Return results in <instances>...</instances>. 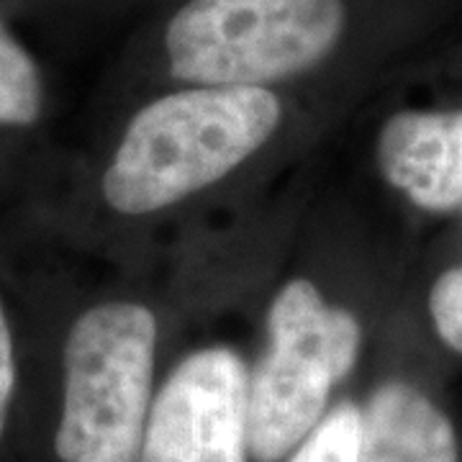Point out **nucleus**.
<instances>
[{"instance_id":"1","label":"nucleus","mask_w":462,"mask_h":462,"mask_svg":"<svg viewBox=\"0 0 462 462\" xmlns=\"http://www.w3.org/2000/svg\"><path fill=\"white\" fill-rule=\"evenodd\" d=\"M281 124V100L267 88H193L134 116L103 175V196L118 214L167 208L221 180L254 154Z\"/></svg>"},{"instance_id":"2","label":"nucleus","mask_w":462,"mask_h":462,"mask_svg":"<svg viewBox=\"0 0 462 462\" xmlns=\"http://www.w3.org/2000/svg\"><path fill=\"white\" fill-rule=\"evenodd\" d=\"M157 319L139 303H100L67 334L57 462H139L154 373Z\"/></svg>"},{"instance_id":"3","label":"nucleus","mask_w":462,"mask_h":462,"mask_svg":"<svg viewBox=\"0 0 462 462\" xmlns=\"http://www.w3.org/2000/svg\"><path fill=\"white\" fill-rule=\"evenodd\" d=\"M342 0H190L167 26L170 72L203 88H263L324 60Z\"/></svg>"},{"instance_id":"4","label":"nucleus","mask_w":462,"mask_h":462,"mask_svg":"<svg viewBox=\"0 0 462 462\" xmlns=\"http://www.w3.org/2000/svg\"><path fill=\"white\" fill-rule=\"evenodd\" d=\"M329 306L311 281H291L267 311V349L249 373L247 442L254 462L293 455L327 416L337 383Z\"/></svg>"},{"instance_id":"5","label":"nucleus","mask_w":462,"mask_h":462,"mask_svg":"<svg viewBox=\"0 0 462 462\" xmlns=\"http://www.w3.org/2000/svg\"><path fill=\"white\" fill-rule=\"evenodd\" d=\"M247 393L234 349L193 352L152 401L139 462H247Z\"/></svg>"},{"instance_id":"6","label":"nucleus","mask_w":462,"mask_h":462,"mask_svg":"<svg viewBox=\"0 0 462 462\" xmlns=\"http://www.w3.org/2000/svg\"><path fill=\"white\" fill-rule=\"evenodd\" d=\"M383 178L427 211L462 206V111H403L378 136Z\"/></svg>"},{"instance_id":"7","label":"nucleus","mask_w":462,"mask_h":462,"mask_svg":"<svg viewBox=\"0 0 462 462\" xmlns=\"http://www.w3.org/2000/svg\"><path fill=\"white\" fill-rule=\"evenodd\" d=\"M360 411L357 462H460L452 421L416 385L388 380Z\"/></svg>"},{"instance_id":"8","label":"nucleus","mask_w":462,"mask_h":462,"mask_svg":"<svg viewBox=\"0 0 462 462\" xmlns=\"http://www.w3.org/2000/svg\"><path fill=\"white\" fill-rule=\"evenodd\" d=\"M42 114V78L5 26L0 23V124L29 126Z\"/></svg>"},{"instance_id":"9","label":"nucleus","mask_w":462,"mask_h":462,"mask_svg":"<svg viewBox=\"0 0 462 462\" xmlns=\"http://www.w3.org/2000/svg\"><path fill=\"white\" fill-rule=\"evenodd\" d=\"M363 411L352 403H337L300 445L288 462H357L360 457Z\"/></svg>"},{"instance_id":"10","label":"nucleus","mask_w":462,"mask_h":462,"mask_svg":"<svg viewBox=\"0 0 462 462\" xmlns=\"http://www.w3.org/2000/svg\"><path fill=\"white\" fill-rule=\"evenodd\" d=\"M430 314L442 342L462 355V264L437 278L430 293Z\"/></svg>"},{"instance_id":"11","label":"nucleus","mask_w":462,"mask_h":462,"mask_svg":"<svg viewBox=\"0 0 462 462\" xmlns=\"http://www.w3.org/2000/svg\"><path fill=\"white\" fill-rule=\"evenodd\" d=\"M14 391H16V360H14V337L8 327V316L0 300V445L8 431V419H11V403H14Z\"/></svg>"}]
</instances>
